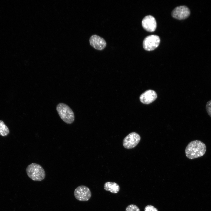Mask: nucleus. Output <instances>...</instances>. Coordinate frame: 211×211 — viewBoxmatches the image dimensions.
<instances>
[{
    "instance_id": "obj_1",
    "label": "nucleus",
    "mask_w": 211,
    "mask_h": 211,
    "mask_svg": "<svg viewBox=\"0 0 211 211\" xmlns=\"http://www.w3.org/2000/svg\"><path fill=\"white\" fill-rule=\"evenodd\" d=\"M206 150L205 144L200 140H195L190 142L186 147L185 152L186 156L192 159L203 156Z\"/></svg>"
},
{
    "instance_id": "obj_2",
    "label": "nucleus",
    "mask_w": 211,
    "mask_h": 211,
    "mask_svg": "<svg viewBox=\"0 0 211 211\" xmlns=\"http://www.w3.org/2000/svg\"><path fill=\"white\" fill-rule=\"evenodd\" d=\"M26 171L28 176L32 180L36 181H41L45 178V171L40 164L32 163L26 168Z\"/></svg>"
},
{
    "instance_id": "obj_3",
    "label": "nucleus",
    "mask_w": 211,
    "mask_h": 211,
    "mask_svg": "<svg viewBox=\"0 0 211 211\" xmlns=\"http://www.w3.org/2000/svg\"><path fill=\"white\" fill-rule=\"evenodd\" d=\"M56 110L60 118L65 123L71 124L74 122V113L67 105L63 103H59L57 106Z\"/></svg>"
},
{
    "instance_id": "obj_4",
    "label": "nucleus",
    "mask_w": 211,
    "mask_h": 211,
    "mask_svg": "<svg viewBox=\"0 0 211 211\" xmlns=\"http://www.w3.org/2000/svg\"><path fill=\"white\" fill-rule=\"evenodd\" d=\"M74 195L78 200L81 201L89 200L91 196V193L89 188L86 186L81 185L74 190Z\"/></svg>"
},
{
    "instance_id": "obj_5",
    "label": "nucleus",
    "mask_w": 211,
    "mask_h": 211,
    "mask_svg": "<svg viewBox=\"0 0 211 211\" xmlns=\"http://www.w3.org/2000/svg\"><path fill=\"white\" fill-rule=\"evenodd\" d=\"M140 139V136L138 134L132 132L129 133L124 138L123 145L125 148L132 149L138 144Z\"/></svg>"
},
{
    "instance_id": "obj_6",
    "label": "nucleus",
    "mask_w": 211,
    "mask_h": 211,
    "mask_svg": "<svg viewBox=\"0 0 211 211\" xmlns=\"http://www.w3.org/2000/svg\"><path fill=\"white\" fill-rule=\"evenodd\" d=\"M160 41L159 37L156 35H151L146 37L143 42L144 48L146 50H153L159 45Z\"/></svg>"
},
{
    "instance_id": "obj_7",
    "label": "nucleus",
    "mask_w": 211,
    "mask_h": 211,
    "mask_svg": "<svg viewBox=\"0 0 211 211\" xmlns=\"http://www.w3.org/2000/svg\"><path fill=\"white\" fill-rule=\"evenodd\" d=\"M190 14L189 8L185 6H180L175 8L172 11V17L177 19L181 20L187 18Z\"/></svg>"
},
{
    "instance_id": "obj_8",
    "label": "nucleus",
    "mask_w": 211,
    "mask_h": 211,
    "mask_svg": "<svg viewBox=\"0 0 211 211\" xmlns=\"http://www.w3.org/2000/svg\"><path fill=\"white\" fill-rule=\"evenodd\" d=\"M143 28L149 32L154 31L156 28V22L155 18L151 15L145 16L142 22Z\"/></svg>"
},
{
    "instance_id": "obj_9",
    "label": "nucleus",
    "mask_w": 211,
    "mask_h": 211,
    "mask_svg": "<svg viewBox=\"0 0 211 211\" xmlns=\"http://www.w3.org/2000/svg\"><path fill=\"white\" fill-rule=\"evenodd\" d=\"M89 41L91 45L97 50H103L106 45V42L104 39L96 35H92Z\"/></svg>"
},
{
    "instance_id": "obj_10",
    "label": "nucleus",
    "mask_w": 211,
    "mask_h": 211,
    "mask_svg": "<svg viewBox=\"0 0 211 211\" xmlns=\"http://www.w3.org/2000/svg\"><path fill=\"white\" fill-rule=\"evenodd\" d=\"M157 97V94L154 91L152 90H148L141 95L139 99L142 103L148 104L155 100Z\"/></svg>"
},
{
    "instance_id": "obj_11",
    "label": "nucleus",
    "mask_w": 211,
    "mask_h": 211,
    "mask_svg": "<svg viewBox=\"0 0 211 211\" xmlns=\"http://www.w3.org/2000/svg\"><path fill=\"white\" fill-rule=\"evenodd\" d=\"M104 188L106 191H109L113 193H118L120 190L119 185L114 182H107L104 185Z\"/></svg>"
},
{
    "instance_id": "obj_12",
    "label": "nucleus",
    "mask_w": 211,
    "mask_h": 211,
    "mask_svg": "<svg viewBox=\"0 0 211 211\" xmlns=\"http://www.w3.org/2000/svg\"><path fill=\"white\" fill-rule=\"evenodd\" d=\"M9 132L7 127L2 120H0V135L2 136L7 135Z\"/></svg>"
},
{
    "instance_id": "obj_13",
    "label": "nucleus",
    "mask_w": 211,
    "mask_h": 211,
    "mask_svg": "<svg viewBox=\"0 0 211 211\" xmlns=\"http://www.w3.org/2000/svg\"><path fill=\"white\" fill-rule=\"evenodd\" d=\"M125 211H140L139 207L136 205L131 204L126 208Z\"/></svg>"
},
{
    "instance_id": "obj_14",
    "label": "nucleus",
    "mask_w": 211,
    "mask_h": 211,
    "mask_svg": "<svg viewBox=\"0 0 211 211\" xmlns=\"http://www.w3.org/2000/svg\"><path fill=\"white\" fill-rule=\"evenodd\" d=\"M205 108L207 114L211 117V100L207 102Z\"/></svg>"
},
{
    "instance_id": "obj_15",
    "label": "nucleus",
    "mask_w": 211,
    "mask_h": 211,
    "mask_svg": "<svg viewBox=\"0 0 211 211\" xmlns=\"http://www.w3.org/2000/svg\"><path fill=\"white\" fill-rule=\"evenodd\" d=\"M144 211H158V209L151 205H148L145 206Z\"/></svg>"
}]
</instances>
